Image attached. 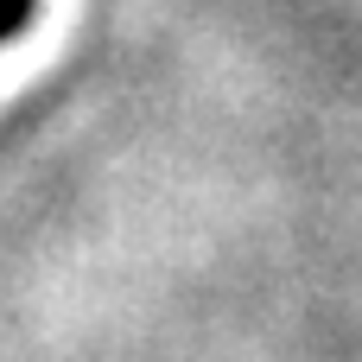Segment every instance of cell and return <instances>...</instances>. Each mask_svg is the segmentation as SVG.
I'll return each mask as SVG.
<instances>
[{"label":"cell","mask_w":362,"mask_h":362,"mask_svg":"<svg viewBox=\"0 0 362 362\" xmlns=\"http://www.w3.org/2000/svg\"><path fill=\"white\" fill-rule=\"evenodd\" d=\"M32 13H38V0H0V45H13L32 25Z\"/></svg>","instance_id":"6da1fadb"}]
</instances>
